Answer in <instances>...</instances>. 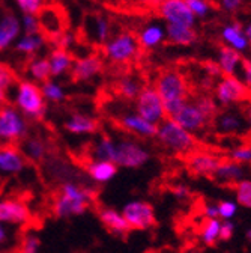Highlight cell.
I'll return each mask as SVG.
<instances>
[{"label":"cell","mask_w":251,"mask_h":253,"mask_svg":"<svg viewBox=\"0 0 251 253\" xmlns=\"http://www.w3.org/2000/svg\"><path fill=\"white\" fill-rule=\"evenodd\" d=\"M114 143L116 140L108 137V136H103L98 139V142L93 145V160H103V162H110L113 158V152H114Z\"/></svg>","instance_id":"obj_35"},{"label":"cell","mask_w":251,"mask_h":253,"mask_svg":"<svg viewBox=\"0 0 251 253\" xmlns=\"http://www.w3.org/2000/svg\"><path fill=\"white\" fill-rule=\"evenodd\" d=\"M166 40H169L175 45L186 47L197 41V32L194 27H183V26H166Z\"/></svg>","instance_id":"obj_27"},{"label":"cell","mask_w":251,"mask_h":253,"mask_svg":"<svg viewBox=\"0 0 251 253\" xmlns=\"http://www.w3.org/2000/svg\"><path fill=\"white\" fill-rule=\"evenodd\" d=\"M93 202V190L75 181L62 182L59 195L53 202V212L59 218L81 215Z\"/></svg>","instance_id":"obj_1"},{"label":"cell","mask_w":251,"mask_h":253,"mask_svg":"<svg viewBox=\"0 0 251 253\" xmlns=\"http://www.w3.org/2000/svg\"><path fill=\"white\" fill-rule=\"evenodd\" d=\"M47 41L53 45V48L70 50L72 47V44L75 42V37H74V34H71V32H68V30H62V32H59V34L48 37Z\"/></svg>","instance_id":"obj_37"},{"label":"cell","mask_w":251,"mask_h":253,"mask_svg":"<svg viewBox=\"0 0 251 253\" xmlns=\"http://www.w3.org/2000/svg\"><path fill=\"white\" fill-rule=\"evenodd\" d=\"M30 218H32V212L24 202L17 199L0 201V221L3 225L24 226L29 223Z\"/></svg>","instance_id":"obj_13"},{"label":"cell","mask_w":251,"mask_h":253,"mask_svg":"<svg viewBox=\"0 0 251 253\" xmlns=\"http://www.w3.org/2000/svg\"><path fill=\"white\" fill-rule=\"evenodd\" d=\"M194 104L200 109V112L205 115V118H206L208 121H211V119H214V118L216 116L218 107H216V103H215L211 97H206V95H203V97H199V98L194 101Z\"/></svg>","instance_id":"obj_42"},{"label":"cell","mask_w":251,"mask_h":253,"mask_svg":"<svg viewBox=\"0 0 251 253\" xmlns=\"http://www.w3.org/2000/svg\"><path fill=\"white\" fill-rule=\"evenodd\" d=\"M8 237H9V234H8L6 225H3L2 221H0V246L8 241Z\"/></svg>","instance_id":"obj_53"},{"label":"cell","mask_w":251,"mask_h":253,"mask_svg":"<svg viewBox=\"0 0 251 253\" xmlns=\"http://www.w3.org/2000/svg\"><path fill=\"white\" fill-rule=\"evenodd\" d=\"M203 71H205V74H206L209 79H215V77L223 76V74H221V70H219V67H218V63L214 62V60H206V62L203 63Z\"/></svg>","instance_id":"obj_49"},{"label":"cell","mask_w":251,"mask_h":253,"mask_svg":"<svg viewBox=\"0 0 251 253\" xmlns=\"http://www.w3.org/2000/svg\"><path fill=\"white\" fill-rule=\"evenodd\" d=\"M219 6L227 12H235L242 6V0H219Z\"/></svg>","instance_id":"obj_50"},{"label":"cell","mask_w":251,"mask_h":253,"mask_svg":"<svg viewBox=\"0 0 251 253\" xmlns=\"http://www.w3.org/2000/svg\"><path fill=\"white\" fill-rule=\"evenodd\" d=\"M239 126H241V121L235 115L227 113V115H223L221 118H219V128L226 133H235L239 130Z\"/></svg>","instance_id":"obj_44"},{"label":"cell","mask_w":251,"mask_h":253,"mask_svg":"<svg viewBox=\"0 0 251 253\" xmlns=\"http://www.w3.org/2000/svg\"><path fill=\"white\" fill-rule=\"evenodd\" d=\"M14 3L21 14L38 15L45 6V0H14Z\"/></svg>","instance_id":"obj_38"},{"label":"cell","mask_w":251,"mask_h":253,"mask_svg":"<svg viewBox=\"0 0 251 253\" xmlns=\"http://www.w3.org/2000/svg\"><path fill=\"white\" fill-rule=\"evenodd\" d=\"M245 237H247V240H248V241H251V229H248V231H247Z\"/></svg>","instance_id":"obj_57"},{"label":"cell","mask_w":251,"mask_h":253,"mask_svg":"<svg viewBox=\"0 0 251 253\" xmlns=\"http://www.w3.org/2000/svg\"><path fill=\"white\" fill-rule=\"evenodd\" d=\"M21 152L26 157V160H30L34 163L44 162L48 155L47 143L41 137H26L21 142Z\"/></svg>","instance_id":"obj_28"},{"label":"cell","mask_w":251,"mask_h":253,"mask_svg":"<svg viewBox=\"0 0 251 253\" xmlns=\"http://www.w3.org/2000/svg\"><path fill=\"white\" fill-rule=\"evenodd\" d=\"M65 130L74 136H89L98 131V121L87 113H72L64 124Z\"/></svg>","instance_id":"obj_19"},{"label":"cell","mask_w":251,"mask_h":253,"mask_svg":"<svg viewBox=\"0 0 251 253\" xmlns=\"http://www.w3.org/2000/svg\"><path fill=\"white\" fill-rule=\"evenodd\" d=\"M244 27V34H245V37H247V41H248V44L251 45V20L245 24V26H242Z\"/></svg>","instance_id":"obj_55"},{"label":"cell","mask_w":251,"mask_h":253,"mask_svg":"<svg viewBox=\"0 0 251 253\" xmlns=\"http://www.w3.org/2000/svg\"><path fill=\"white\" fill-rule=\"evenodd\" d=\"M219 226H221V220L219 218H208L200 232L202 241L205 244H215L219 237Z\"/></svg>","instance_id":"obj_36"},{"label":"cell","mask_w":251,"mask_h":253,"mask_svg":"<svg viewBox=\"0 0 251 253\" xmlns=\"http://www.w3.org/2000/svg\"><path fill=\"white\" fill-rule=\"evenodd\" d=\"M29 133L27 119L12 106H0V143L2 145H18Z\"/></svg>","instance_id":"obj_5"},{"label":"cell","mask_w":251,"mask_h":253,"mask_svg":"<svg viewBox=\"0 0 251 253\" xmlns=\"http://www.w3.org/2000/svg\"><path fill=\"white\" fill-rule=\"evenodd\" d=\"M188 253H199V252H188Z\"/></svg>","instance_id":"obj_58"},{"label":"cell","mask_w":251,"mask_h":253,"mask_svg":"<svg viewBox=\"0 0 251 253\" xmlns=\"http://www.w3.org/2000/svg\"><path fill=\"white\" fill-rule=\"evenodd\" d=\"M248 95H250V89L236 76H232V77L224 76L221 80L218 82V84L215 87L216 101L223 106L241 103V101L248 98Z\"/></svg>","instance_id":"obj_11"},{"label":"cell","mask_w":251,"mask_h":253,"mask_svg":"<svg viewBox=\"0 0 251 253\" xmlns=\"http://www.w3.org/2000/svg\"><path fill=\"white\" fill-rule=\"evenodd\" d=\"M26 119L41 121L47 115V101L38 83L24 79L15 83L14 87V104Z\"/></svg>","instance_id":"obj_3"},{"label":"cell","mask_w":251,"mask_h":253,"mask_svg":"<svg viewBox=\"0 0 251 253\" xmlns=\"http://www.w3.org/2000/svg\"><path fill=\"white\" fill-rule=\"evenodd\" d=\"M242 77H244V84L251 89V60L244 59L242 62Z\"/></svg>","instance_id":"obj_51"},{"label":"cell","mask_w":251,"mask_h":253,"mask_svg":"<svg viewBox=\"0 0 251 253\" xmlns=\"http://www.w3.org/2000/svg\"><path fill=\"white\" fill-rule=\"evenodd\" d=\"M48 65H50V76L51 77H62L71 73L72 63H74V54L70 50H62V48H53L48 56Z\"/></svg>","instance_id":"obj_21"},{"label":"cell","mask_w":251,"mask_h":253,"mask_svg":"<svg viewBox=\"0 0 251 253\" xmlns=\"http://www.w3.org/2000/svg\"><path fill=\"white\" fill-rule=\"evenodd\" d=\"M233 232H235V223L232 220H223L221 221V226H219V240L223 241H227L233 237Z\"/></svg>","instance_id":"obj_47"},{"label":"cell","mask_w":251,"mask_h":253,"mask_svg":"<svg viewBox=\"0 0 251 253\" xmlns=\"http://www.w3.org/2000/svg\"><path fill=\"white\" fill-rule=\"evenodd\" d=\"M117 124L125 131H128L139 137H155L156 130H158V125L147 122L136 112H127L120 115L117 118Z\"/></svg>","instance_id":"obj_14"},{"label":"cell","mask_w":251,"mask_h":253,"mask_svg":"<svg viewBox=\"0 0 251 253\" xmlns=\"http://www.w3.org/2000/svg\"><path fill=\"white\" fill-rule=\"evenodd\" d=\"M139 42L137 37L133 35L131 32H119L114 37H111L106 44H103V53L104 57L114 63V65H125L136 59L139 54Z\"/></svg>","instance_id":"obj_6"},{"label":"cell","mask_w":251,"mask_h":253,"mask_svg":"<svg viewBox=\"0 0 251 253\" xmlns=\"http://www.w3.org/2000/svg\"><path fill=\"white\" fill-rule=\"evenodd\" d=\"M15 74L14 71L6 65V63L0 62V106L8 103V95L15 87Z\"/></svg>","instance_id":"obj_33"},{"label":"cell","mask_w":251,"mask_h":253,"mask_svg":"<svg viewBox=\"0 0 251 253\" xmlns=\"http://www.w3.org/2000/svg\"><path fill=\"white\" fill-rule=\"evenodd\" d=\"M41 240L35 234H27L21 244V253H39Z\"/></svg>","instance_id":"obj_46"},{"label":"cell","mask_w":251,"mask_h":253,"mask_svg":"<svg viewBox=\"0 0 251 253\" xmlns=\"http://www.w3.org/2000/svg\"><path fill=\"white\" fill-rule=\"evenodd\" d=\"M21 35L20 17L11 11L0 14V53L8 50Z\"/></svg>","instance_id":"obj_17"},{"label":"cell","mask_w":251,"mask_h":253,"mask_svg":"<svg viewBox=\"0 0 251 253\" xmlns=\"http://www.w3.org/2000/svg\"><path fill=\"white\" fill-rule=\"evenodd\" d=\"M122 215L127 220L130 229L146 231L155 225V210L147 201L133 199L122 207Z\"/></svg>","instance_id":"obj_9"},{"label":"cell","mask_w":251,"mask_h":253,"mask_svg":"<svg viewBox=\"0 0 251 253\" xmlns=\"http://www.w3.org/2000/svg\"><path fill=\"white\" fill-rule=\"evenodd\" d=\"M185 2L196 18H206L212 11L209 0H185Z\"/></svg>","instance_id":"obj_41"},{"label":"cell","mask_w":251,"mask_h":253,"mask_svg":"<svg viewBox=\"0 0 251 253\" xmlns=\"http://www.w3.org/2000/svg\"><path fill=\"white\" fill-rule=\"evenodd\" d=\"M230 160L241 166L245 163H251V146L245 145V146L235 148L233 151H230Z\"/></svg>","instance_id":"obj_43"},{"label":"cell","mask_w":251,"mask_h":253,"mask_svg":"<svg viewBox=\"0 0 251 253\" xmlns=\"http://www.w3.org/2000/svg\"><path fill=\"white\" fill-rule=\"evenodd\" d=\"M238 212V204L233 201H223L218 205V218L232 220Z\"/></svg>","instance_id":"obj_45"},{"label":"cell","mask_w":251,"mask_h":253,"mask_svg":"<svg viewBox=\"0 0 251 253\" xmlns=\"http://www.w3.org/2000/svg\"><path fill=\"white\" fill-rule=\"evenodd\" d=\"M155 137L158 142L175 154H191L196 149V137L193 133L186 131L185 128L173 121L172 118H166L163 122L158 124Z\"/></svg>","instance_id":"obj_4"},{"label":"cell","mask_w":251,"mask_h":253,"mask_svg":"<svg viewBox=\"0 0 251 253\" xmlns=\"http://www.w3.org/2000/svg\"><path fill=\"white\" fill-rule=\"evenodd\" d=\"M172 119L176 121L182 128H185L190 133H196L202 130L208 122V119L200 112V109L194 104V101H186Z\"/></svg>","instance_id":"obj_16"},{"label":"cell","mask_w":251,"mask_h":253,"mask_svg":"<svg viewBox=\"0 0 251 253\" xmlns=\"http://www.w3.org/2000/svg\"><path fill=\"white\" fill-rule=\"evenodd\" d=\"M47 42L48 41H47V38L42 32H39V34H34V35L21 34L14 44V50L20 54L35 57L45 47Z\"/></svg>","instance_id":"obj_26"},{"label":"cell","mask_w":251,"mask_h":253,"mask_svg":"<svg viewBox=\"0 0 251 253\" xmlns=\"http://www.w3.org/2000/svg\"><path fill=\"white\" fill-rule=\"evenodd\" d=\"M214 176L221 182H239L244 179V169L241 165L233 162H221L215 170Z\"/></svg>","instance_id":"obj_31"},{"label":"cell","mask_w":251,"mask_h":253,"mask_svg":"<svg viewBox=\"0 0 251 253\" xmlns=\"http://www.w3.org/2000/svg\"><path fill=\"white\" fill-rule=\"evenodd\" d=\"M20 24H21V34L34 35V34H39L41 32V24H39L38 15L21 14Z\"/></svg>","instance_id":"obj_40"},{"label":"cell","mask_w":251,"mask_h":253,"mask_svg":"<svg viewBox=\"0 0 251 253\" xmlns=\"http://www.w3.org/2000/svg\"><path fill=\"white\" fill-rule=\"evenodd\" d=\"M172 195L176 199H179V201H186L188 198L191 196V190H190V187L185 185V184H176L172 188Z\"/></svg>","instance_id":"obj_48"},{"label":"cell","mask_w":251,"mask_h":253,"mask_svg":"<svg viewBox=\"0 0 251 253\" xmlns=\"http://www.w3.org/2000/svg\"><path fill=\"white\" fill-rule=\"evenodd\" d=\"M26 168V157L17 145L0 146V175H17Z\"/></svg>","instance_id":"obj_15"},{"label":"cell","mask_w":251,"mask_h":253,"mask_svg":"<svg viewBox=\"0 0 251 253\" xmlns=\"http://www.w3.org/2000/svg\"><path fill=\"white\" fill-rule=\"evenodd\" d=\"M27 74L30 77L29 80H32L38 84L50 80L51 76H50V65H48L47 57L35 56V57L30 59L27 63Z\"/></svg>","instance_id":"obj_30"},{"label":"cell","mask_w":251,"mask_h":253,"mask_svg":"<svg viewBox=\"0 0 251 253\" xmlns=\"http://www.w3.org/2000/svg\"><path fill=\"white\" fill-rule=\"evenodd\" d=\"M166 40V27L160 23H149L142 27L137 35L139 47L143 50H152L161 45Z\"/></svg>","instance_id":"obj_23"},{"label":"cell","mask_w":251,"mask_h":253,"mask_svg":"<svg viewBox=\"0 0 251 253\" xmlns=\"http://www.w3.org/2000/svg\"><path fill=\"white\" fill-rule=\"evenodd\" d=\"M206 218H218V205L215 204H208L203 210Z\"/></svg>","instance_id":"obj_52"},{"label":"cell","mask_w":251,"mask_h":253,"mask_svg":"<svg viewBox=\"0 0 251 253\" xmlns=\"http://www.w3.org/2000/svg\"><path fill=\"white\" fill-rule=\"evenodd\" d=\"M160 17L167 23L173 26H183V27H194L196 17L188 8L185 0H163L156 6Z\"/></svg>","instance_id":"obj_10"},{"label":"cell","mask_w":251,"mask_h":253,"mask_svg":"<svg viewBox=\"0 0 251 253\" xmlns=\"http://www.w3.org/2000/svg\"><path fill=\"white\" fill-rule=\"evenodd\" d=\"M41 87V92H42V97L47 103H62L65 98H67V92L64 89V86L59 84L56 80H47L44 83L39 84Z\"/></svg>","instance_id":"obj_34"},{"label":"cell","mask_w":251,"mask_h":253,"mask_svg":"<svg viewBox=\"0 0 251 253\" xmlns=\"http://www.w3.org/2000/svg\"><path fill=\"white\" fill-rule=\"evenodd\" d=\"M136 2H139V3H142V5H144V6H158L163 0H136Z\"/></svg>","instance_id":"obj_54"},{"label":"cell","mask_w":251,"mask_h":253,"mask_svg":"<svg viewBox=\"0 0 251 253\" xmlns=\"http://www.w3.org/2000/svg\"><path fill=\"white\" fill-rule=\"evenodd\" d=\"M221 40L226 44V47H229L241 54L250 48V44L244 34V27L238 21L229 23L221 29Z\"/></svg>","instance_id":"obj_22"},{"label":"cell","mask_w":251,"mask_h":253,"mask_svg":"<svg viewBox=\"0 0 251 253\" xmlns=\"http://www.w3.org/2000/svg\"><path fill=\"white\" fill-rule=\"evenodd\" d=\"M219 163V158L212 154L194 152L188 158V169L197 176H214Z\"/></svg>","instance_id":"obj_20"},{"label":"cell","mask_w":251,"mask_h":253,"mask_svg":"<svg viewBox=\"0 0 251 253\" xmlns=\"http://www.w3.org/2000/svg\"><path fill=\"white\" fill-rule=\"evenodd\" d=\"M242 62H244V57L241 53L229 48V47H221L218 51V67L221 70V74L226 76V77H232V76H236L238 71L242 68Z\"/></svg>","instance_id":"obj_25"},{"label":"cell","mask_w":251,"mask_h":253,"mask_svg":"<svg viewBox=\"0 0 251 253\" xmlns=\"http://www.w3.org/2000/svg\"><path fill=\"white\" fill-rule=\"evenodd\" d=\"M247 118H248V124L251 126V106L248 107V112H247Z\"/></svg>","instance_id":"obj_56"},{"label":"cell","mask_w":251,"mask_h":253,"mask_svg":"<svg viewBox=\"0 0 251 253\" xmlns=\"http://www.w3.org/2000/svg\"><path fill=\"white\" fill-rule=\"evenodd\" d=\"M104 70V59L98 53H90L74 60L71 77L74 82H89L100 76Z\"/></svg>","instance_id":"obj_12"},{"label":"cell","mask_w":251,"mask_h":253,"mask_svg":"<svg viewBox=\"0 0 251 253\" xmlns=\"http://www.w3.org/2000/svg\"><path fill=\"white\" fill-rule=\"evenodd\" d=\"M142 89H143V86L140 84V82L131 76H123L116 83L117 95L127 101H136Z\"/></svg>","instance_id":"obj_32"},{"label":"cell","mask_w":251,"mask_h":253,"mask_svg":"<svg viewBox=\"0 0 251 253\" xmlns=\"http://www.w3.org/2000/svg\"><path fill=\"white\" fill-rule=\"evenodd\" d=\"M150 158V152L134 139H120L114 143L111 163L123 169H140Z\"/></svg>","instance_id":"obj_7"},{"label":"cell","mask_w":251,"mask_h":253,"mask_svg":"<svg viewBox=\"0 0 251 253\" xmlns=\"http://www.w3.org/2000/svg\"><path fill=\"white\" fill-rule=\"evenodd\" d=\"M153 87L164 104L167 118H173L188 101V82L179 71L169 70L161 73Z\"/></svg>","instance_id":"obj_2"},{"label":"cell","mask_w":251,"mask_h":253,"mask_svg":"<svg viewBox=\"0 0 251 253\" xmlns=\"http://www.w3.org/2000/svg\"><path fill=\"white\" fill-rule=\"evenodd\" d=\"M136 113L155 125H158L167 118L164 104L153 86H143L140 90L139 97L136 98Z\"/></svg>","instance_id":"obj_8"},{"label":"cell","mask_w":251,"mask_h":253,"mask_svg":"<svg viewBox=\"0 0 251 253\" xmlns=\"http://www.w3.org/2000/svg\"><path fill=\"white\" fill-rule=\"evenodd\" d=\"M90 37L98 44H106L111 38V24L104 15H93L89 20Z\"/></svg>","instance_id":"obj_29"},{"label":"cell","mask_w":251,"mask_h":253,"mask_svg":"<svg viewBox=\"0 0 251 253\" xmlns=\"http://www.w3.org/2000/svg\"><path fill=\"white\" fill-rule=\"evenodd\" d=\"M236 204L251 208V181L242 179L236 184Z\"/></svg>","instance_id":"obj_39"},{"label":"cell","mask_w":251,"mask_h":253,"mask_svg":"<svg viewBox=\"0 0 251 253\" xmlns=\"http://www.w3.org/2000/svg\"><path fill=\"white\" fill-rule=\"evenodd\" d=\"M119 168L114 163L103 162V160H90L86 165L87 176L97 184H107L117 175Z\"/></svg>","instance_id":"obj_24"},{"label":"cell","mask_w":251,"mask_h":253,"mask_svg":"<svg viewBox=\"0 0 251 253\" xmlns=\"http://www.w3.org/2000/svg\"><path fill=\"white\" fill-rule=\"evenodd\" d=\"M98 217H100V221L104 225V228L116 237H125L131 231L127 220L123 218L122 212L117 211L116 208L103 207L98 211Z\"/></svg>","instance_id":"obj_18"}]
</instances>
